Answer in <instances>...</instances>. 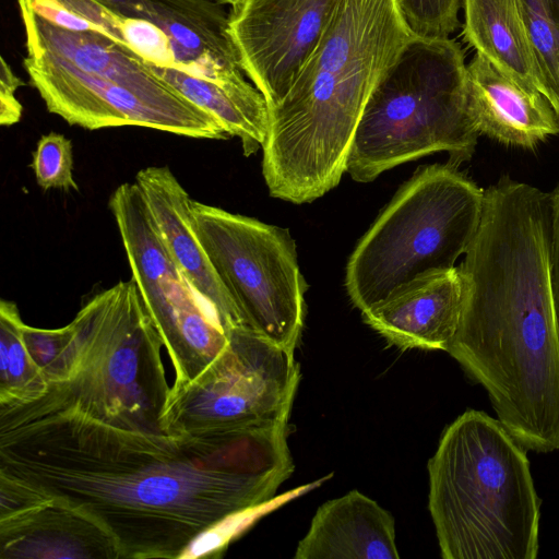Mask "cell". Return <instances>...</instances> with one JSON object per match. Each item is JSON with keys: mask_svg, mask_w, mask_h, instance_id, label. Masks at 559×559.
<instances>
[{"mask_svg": "<svg viewBox=\"0 0 559 559\" xmlns=\"http://www.w3.org/2000/svg\"><path fill=\"white\" fill-rule=\"evenodd\" d=\"M397 0H337L285 97L270 108L262 171L272 197L300 204L336 187L373 88L414 38Z\"/></svg>", "mask_w": 559, "mask_h": 559, "instance_id": "3957f363", "label": "cell"}, {"mask_svg": "<svg viewBox=\"0 0 559 559\" xmlns=\"http://www.w3.org/2000/svg\"><path fill=\"white\" fill-rule=\"evenodd\" d=\"M0 558L118 559L114 536L93 516L52 498L23 514L0 520Z\"/></svg>", "mask_w": 559, "mask_h": 559, "instance_id": "2e32d148", "label": "cell"}, {"mask_svg": "<svg viewBox=\"0 0 559 559\" xmlns=\"http://www.w3.org/2000/svg\"><path fill=\"white\" fill-rule=\"evenodd\" d=\"M463 300L459 267L431 275L385 304L362 313L364 321L402 349L448 352Z\"/></svg>", "mask_w": 559, "mask_h": 559, "instance_id": "e0dca14e", "label": "cell"}, {"mask_svg": "<svg viewBox=\"0 0 559 559\" xmlns=\"http://www.w3.org/2000/svg\"><path fill=\"white\" fill-rule=\"evenodd\" d=\"M70 324L69 378L49 383L37 399L0 406L27 415L75 409L123 427L165 432L160 417L170 386L163 342L135 282L121 281L98 293Z\"/></svg>", "mask_w": 559, "mask_h": 559, "instance_id": "8992f818", "label": "cell"}, {"mask_svg": "<svg viewBox=\"0 0 559 559\" xmlns=\"http://www.w3.org/2000/svg\"><path fill=\"white\" fill-rule=\"evenodd\" d=\"M300 377L295 352L234 326L223 352L195 379L170 386L160 428L204 437L288 421Z\"/></svg>", "mask_w": 559, "mask_h": 559, "instance_id": "30bf717a", "label": "cell"}, {"mask_svg": "<svg viewBox=\"0 0 559 559\" xmlns=\"http://www.w3.org/2000/svg\"><path fill=\"white\" fill-rule=\"evenodd\" d=\"M136 186L160 239L178 270L195 293L218 314L229 331L243 325L228 292L215 273L192 222V202L168 166H150L135 175Z\"/></svg>", "mask_w": 559, "mask_h": 559, "instance_id": "5bb4252c", "label": "cell"}, {"mask_svg": "<svg viewBox=\"0 0 559 559\" xmlns=\"http://www.w3.org/2000/svg\"><path fill=\"white\" fill-rule=\"evenodd\" d=\"M192 222L242 324L295 352L304 329L307 284L288 230L195 200Z\"/></svg>", "mask_w": 559, "mask_h": 559, "instance_id": "9c48e42d", "label": "cell"}, {"mask_svg": "<svg viewBox=\"0 0 559 559\" xmlns=\"http://www.w3.org/2000/svg\"><path fill=\"white\" fill-rule=\"evenodd\" d=\"M295 559H397L395 522L377 501L354 489L321 504Z\"/></svg>", "mask_w": 559, "mask_h": 559, "instance_id": "ac0fdd59", "label": "cell"}, {"mask_svg": "<svg viewBox=\"0 0 559 559\" xmlns=\"http://www.w3.org/2000/svg\"><path fill=\"white\" fill-rule=\"evenodd\" d=\"M467 102L477 132L501 144L533 148L559 133V116L547 98L478 52L467 66Z\"/></svg>", "mask_w": 559, "mask_h": 559, "instance_id": "9a60e30c", "label": "cell"}, {"mask_svg": "<svg viewBox=\"0 0 559 559\" xmlns=\"http://www.w3.org/2000/svg\"><path fill=\"white\" fill-rule=\"evenodd\" d=\"M23 338L48 384L69 378L73 366V330L70 323L53 330L24 324Z\"/></svg>", "mask_w": 559, "mask_h": 559, "instance_id": "cb8c5ba5", "label": "cell"}, {"mask_svg": "<svg viewBox=\"0 0 559 559\" xmlns=\"http://www.w3.org/2000/svg\"><path fill=\"white\" fill-rule=\"evenodd\" d=\"M51 499L27 483L0 474V520L28 512Z\"/></svg>", "mask_w": 559, "mask_h": 559, "instance_id": "4316f807", "label": "cell"}, {"mask_svg": "<svg viewBox=\"0 0 559 559\" xmlns=\"http://www.w3.org/2000/svg\"><path fill=\"white\" fill-rule=\"evenodd\" d=\"M108 205L132 280L175 369L174 383H188L223 352L229 333L170 258L136 183L117 187Z\"/></svg>", "mask_w": 559, "mask_h": 559, "instance_id": "8fae6325", "label": "cell"}, {"mask_svg": "<svg viewBox=\"0 0 559 559\" xmlns=\"http://www.w3.org/2000/svg\"><path fill=\"white\" fill-rule=\"evenodd\" d=\"M550 197L552 204V234L550 249L551 287L559 331V186L550 192Z\"/></svg>", "mask_w": 559, "mask_h": 559, "instance_id": "f1b7e54d", "label": "cell"}, {"mask_svg": "<svg viewBox=\"0 0 559 559\" xmlns=\"http://www.w3.org/2000/svg\"><path fill=\"white\" fill-rule=\"evenodd\" d=\"M397 3L416 37L445 39L460 26L461 0H397Z\"/></svg>", "mask_w": 559, "mask_h": 559, "instance_id": "484cf974", "label": "cell"}, {"mask_svg": "<svg viewBox=\"0 0 559 559\" xmlns=\"http://www.w3.org/2000/svg\"><path fill=\"white\" fill-rule=\"evenodd\" d=\"M132 19L146 20L170 38L177 68L221 84L247 81L234 48L228 15L210 0H100Z\"/></svg>", "mask_w": 559, "mask_h": 559, "instance_id": "4fadbf2b", "label": "cell"}, {"mask_svg": "<svg viewBox=\"0 0 559 559\" xmlns=\"http://www.w3.org/2000/svg\"><path fill=\"white\" fill-rule=\"evenodd\" d=\"M31 167L44 190H79L73 178L72 143L61 133L50 132L39 139Z\"/></svg>", "mask_w": 559, "mask_h": 559, "instance_id": "d4e9b609", "label": "cell"}, {"mask_svg": "<svg viewBox=\"0 0 559 559\" xmlns=\"http://www.w3.org/2000/svg\"><path fill=\"white\" fill-rule=\"evenodd\" d=\"M24 322L17 306L0 302V403L39 397L48 383L33 361L23 338Z\"/></svg>", "mask_w": 559, "mask_h": 559, "instance_id": "7402d4cb", "label": "cell"}, {"mask_svg": "<svg viewBox=\"0 0 559 559\" xmlns=\"http://www.w3.org/2000/svg\"><path fill=\"white\" fill-rule=\"evenodd\" d=\"M463 5L464 40L507 74L537 88L534 57L518 0H463Z\"/></svg>", "mask_w": 559, "mask_h": 559, "instance_id": "ffe728a7", "label": "cell"}, {"mask_svg": "<svg viewBox=\"0 0 559 559\" xmlns=\"http://www.w3.org/2000/svg\"><path fill=\"white\" fill-rule=\"evenodd\" d=\"M23 1L60 26L102 33L150 62L162 67H178L173 43L162 28L146 20L127 17L100 0Z\"/></svg>", "mask_w": 559, "mask_h": 559, "instance_id": "44dd1931", "label": "cell"}, {"mask_svg": "<svg viewBox=\"0 0 559 559\" xmlns=\"http://www.w3.org/2000/svg\"><path fill=\"white\" fill-rule=\"evenodd\" d=\"M0 64V124L10 127L22 117L23 107L15 92L25 83L13 72L4 57H1Z\"/></svg>", "mask_w": 559, "mask_h": 559, "instance_id": "83f0119b", "label": "cell"}, {"mask_svg": "<svg viewBox=\"0 0 559 559\" xmlns=\"http://www.w3.org/2000/svg\"><path fill=\"white\" fill-rule=\"evenodd\" d=\"M23 66L49 112L87 130L141 127L192 139L229 138L221 122L156 75L129 47L60 26L17 0Z\"/></svg>", "mask_w": 559, "mask_h": 559, "instance_id": "277c9868", "label": "cell"}, {"mask_svg": "<svg viewBox=\"0 0 559 559\" xmlns=\"http://www.w3.org/2000/svg\"><path fill=\"white\" fill-rule=\"evenodd\" d=\"M485 190L450 163L421 166L396 192L346 264L345 287L361 313L454 267L480 224Z\"/></svg>", "mask_w": 559, "mask_h": 559, "instance_id": "ba28073f", "label": "cell"}, {"mask_svg": "<svg viewBox=\"0 0 559 559\" xmlns=\"http://www.w3.org/2000/svg\"><path fill=\"white\" fill-rule=\"evenodd\" d=\"M526 449L499 421L467 409L428 461V509L443 559H535L540 499Z\"/></svg>", "mask_w": 559, "mask_h": 559, "instance_id": "5b68a950", "label": "cell"}, {"mask_svg": "<svg viewBox=\"0 0 559 559\" xmlns=\"http://www.w3.org/2000/svg\"><path fill=\"white\" fill-rule=\"evenodd\" d=\"M287 438L288 421L190 437L0 408V474L93 516L124 559L209 557L293 474Z\"/></svg>", "mask_w": 559, "mask_h": 559, "instance_id": "6da1fadb", "label": "cell"}, {"mask_svg": "<svg viewBox=\"0 0 559 559\" xmlns=\"http://www.w3.org/2000/svg\"><path fill=\"white\" fill-rule=\"evenodd\" d=\"M551 227L535 216L485 219L459 266L463 300L449 353L485 388L526 450L559 449V331Z\"/></svg>", "mask_w": 559, "mask_h": 559, "instance_id": "7a4b0ae2", "label": "cell"}, {"mask_svg": "<svg viewBox=\"0 0 559 559\" xmlns=\"http://www.w3.org/2000/svg\"><path fill=\"white\" fill-rule=\"evenodd\" d=\"M212 2H215L217 4H230L231 8L238 5L242 0H210Z\"/></svg>", "mask_w": 559, "mask_h": 559, "instance_id": "f546056e", "label": "cell"}, {"mask_svg": "<svg viewBox=\"0 0 559 559\" xmlns=\"http://www.w3.org/2000/svg\"><path fill=\"white\" fill-rule=\"evenodd\" d=\"M532 48L537 88L559 116V0H518Z\"/></svg>", "mask_w": 559, "mask_h": 559, "instance_id": "603a6c76", "label": "cell"}, {"mask_svg": "<svg viewBox=\"0 0 559 559\" xmlns=\"http://www.w3.org/2000/svg\"><path fill=\"white\" fill-rule=\"evenodd\" d=\"M479 133L468 112L467 66L453 39L412 38L382 75L357 126L346 171L370 182L401 164L447 152L468 160Z\"/></svg>", "mask_w": 559, "mask_h": 559, "instance_id": "52a82bcc", "label": "cell"}, {"mask_svg": "<svg viewBox=\"0 0 559 559\" xmlns=\"http://www.w3.org/2000/svg\"><path fill=\"white\" fill-rule=\"evenodd\" d=\"M337 0H242L228 13L240 67L269 108L292 87Z\"/></svg>", "mask_w": 559, "mask_h": 559, "instance_id": "7c38bea8", "label": "cell"}, {"mask_svg": "<svg viewBox=\"0 0 559 559\" xmlns=\"http://www.w3.org/2000/svg\"><path fill=\"white\" fill-rule=\"evenodd\" d=\"M147 64L156 75L215 117L229 136L239 138L246 156L263 146L269 132L270 108L254 85L248 81L221 84L178 68L162 67L150 61Z\"/></svg>", "mask_w": 559, "mask_h": 559, "instance_id": "d6986e66", "label": "cell"}]
</instances>
